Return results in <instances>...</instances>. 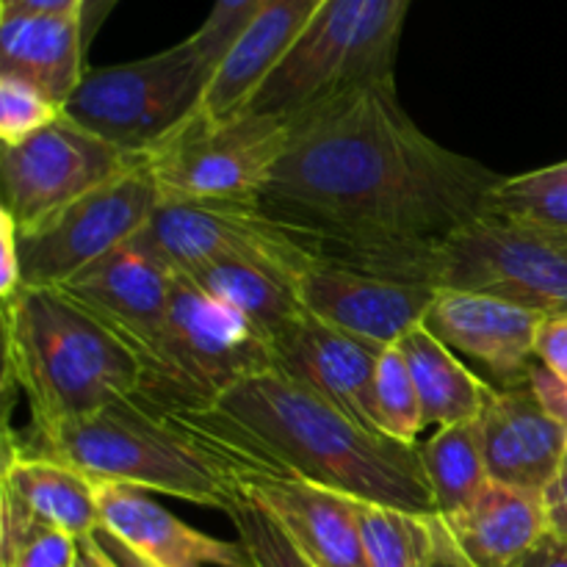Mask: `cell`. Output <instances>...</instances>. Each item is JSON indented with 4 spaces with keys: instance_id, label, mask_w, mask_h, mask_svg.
<instances>
[{
    "instance_id": "17",
    "label": "cell",
    "mask_w": 567,
    "mask_h": 567,
    "mask_svg": "<svg viewBox=\"0 0 567 567\" xmlns=\"http://www.w3.org/2000/svg\"><path fill=\"white\" fill-rule=\"evenodd\" d=\"M474 424L491 480L543 496L565 460L567 426L546 413L529 382L493 385Z\"/></svg>"
},
{
    "instance_id": "15",
    "label": "cell",
    "mask_w": 567,
    "mask_h": 567,
    "mask_svg": "<svg viewBox=\"0 0 567 567\" xmlns=\"http://www.w3.org/2000/svg\"><path fill=\"white\" fill-rule=\"evenodd\" d=\"M548 316L526 305L465 288H437L424 324L446 347L474 360L493 385L529 382L537 363V336Z\"/></svg>"
},
{
    "instance_id": "8",
    "label": "cell",
    "mask_w": 567,
    "mask_h": 567,
    "mask_svg": "<svg viewBox=\"0 0 567 567\" xmlns=\"http://www.w3.org/2000/svg\"><path fill=\"white\" fill-rule=\"evenodd\" d=\"M288 138L291 122L280 116L244 111L208 122L192 114L144 158L164 203L258 208Z\"/></svg>"
},
{
    "instance_id": "44",
    "label": "cell",
    "mask_w": 567,
    "mask_h": 567,
    "mask_svg": "<svg viewBox=\"0 0 567 567\" xmlns=\"http://www.w3.org/2000/svg\"><path fill=\"white\" fill-rule=\"evenodd\" d=\"M319 3H324V0H319Z\"/></svg>"
},
{
    "instance_id": "22",
    "label": "cell",
    "mask_w": 567,
    "mask_h": 567,
    "mask_svg": "<svg viewBox=\"0 0 567 567\" xmlns=\"http://www.w3.org/2000/svg\"><path fill=\"white\" fill-rule=\"evenodd\" d=\"M83 31L78 14L0 17V75H14L48 94L61 109L81 83Z\"/></svg>"
},
{
    "instance_id": "23",
    "label": "cell",
    "mask_w": 567,
    "mask_h": 567,
    "mask_svg": "<svg viewBox=\"0 0 567 567\" xmlns=\"http://www.w3.org/2000/svg\"><path fill=\"white\" fill-rule=\"evenodd\" d=\"M0 491L25 504L39 520L70 532L86 540L100 524V482L55 460L25 452L6 432L3 443V482Z\"/></svg>"
},
{
    "instance_id": "24",
    "label": "cell",
    "mask_w": 567,
    "mask_h": 567,
    "mask_svg": "<svg viewBox=\"0 0 567 567\" xmlns=\"http://www.w3.org/2000/svg\"><path fill=\"white\" fill-rule=\"evenodd\" d=\"M181 277L192 280L216 302L236 310L244 321L252 324L258 336L271 343V349L305 316L297 288L288 280L286 271L260 264V260H210Z\"/></svg>"
},
{
    "instance_id": "29",
    "label": "cell",
    "mask_w": 567,
    "mask_h": 567,
    "mask_svg": "<svg viewBox=\"0 0 567 567\" xmlns=\"http://www.w3.org/2000/svg\"><path fill=\"white\" fill-rule=\"evenodd\" d=\"M374 419L382 435L404 446H419L421 432L426 430L419 391L399 347H388L377 363Z\"/></svg>"
},
{
    "instance_id": "19",
    "label": "cell",
    "mask_w": 567,
    "mask_h": 567,
    "mask_svg": "<svg viewBox=\"0 0 567 567\" xmlns=\"http://www.w3.org/2000/svg\"><path fill=\"white\" fill-rule=\"evenodd\" d=\"M100 524L158 567H255L241 543L192 529L136 487L100 482Z\"/></svg>"
},
{
    "instance_id": "30",
    "label": "cell",
    "mask_w": 567,
    "mask_h": 567,
    "mask_svg": "<svg viewBox=\"0 0 567 567\" xmlns=\"http://www.w3.org/2000/svg\"><path fill=\"white\" fill-rule=\"evenodd\" d=\"M225 515L236 526L238 543L249 554L255 567H313L310 559L293 546L291 537L282 532V526L244 493H236Z\"/></svg>"
},
{
    "instance_id": "37",
    "label": "cell",
    "mask_w": 567,
    "mask_h": 567,
    "mask_svg": "<svg viewBox=\"0 0 567 567\" xmlns=\"http://www.w3.org/2000/svg\"><path fill=\"white\" fill-rule=\"evenodd\" d=\"M430 526H432V548H430V563H426V567H474L468 563V557L460 551V546L454 543L452 532L446 529L441 515L432 513Z\"/></svg>"
},
{
    "instance_id": "27",
    "label": "cell",
    "mask_w": 567,
    "mask_h": 567,
    "mask_svg": "<svg viewBox=\"0 0 567 567\" xmlns=\"http://www.w3.org/2000/svg\"><path fill=\"white\" fill-rule=\"evenodd\" d=\"M485 216L543 227L551 233H567V175L563 166L498 177L487 197Z\"/></svg>"
},
{
    "instance_id": "9",
    "label": "cell",
    "mask_w": 567,
    "mask_h": 567,
    "mask_svg": "<svg viewBox=\"0 0 567 567\" xmlns=\"http://www.w3.org/2000/svg\"><path fill=\"white\" fill-rule=\"evenodd\" d=\"M432 288H465L567 316V233L480 216L441 244Z\"/></svg>"
},
{
    "instance_id": "42",
    "label": "cell",
    "mask_w": 567,
    "mask_h": 567,
    "mask_svg": "<svg viewBox=\"0 0 567 567\" xmlns=\"http://www.w3.org/2000/svg\"><path fill=\"white\" fill-rule=\"evenodd\" d=\"M559 166H563V172L567 175V161H563V164H559Z\"/></svg>"
},
{
    "instance_id": "4",
    "label": "cell",
    "mask_w": 567,
    "mask_h": 567,
    "mask_svg": "<svg viewBox=\"0 0 567 567\" xmlns=\"http://www.w3.org/2000/svg\"><path fill=\"white\" fill-rule=\"evenodd\" d=\"M14 441L94 482L164 493L221 513L238 493L227 465L142 396L116 399L59 424L31 426Z\"/></svg>"
},
{
    "instance_id": "21",
    "label": "cell",
    "mask_w": 567,
    "mask_h": 567,
    "mask_svg": "<svg viewBox=\"0 0 567 567\" xmlns=\"http://www.w3.org/2000/svg\"><path fill=\"white\" fill-rule=\"evenodd\" d=\"M474 567H518L548 532L543 496L491 480L465 509L441 515Z\"/></svg>"
},
{
    "instance_id": "13",
    "label": "cell",
    "mask_w": 567,
    "mask_h": 567,
    "mask_svg": "<svg viewBox=\"0 0 567 567\" xmlns=\"http://www.w3.org/2000/svg\"><path fill=\"white\" fill-rule=\"evenodd\" d=\"M302 310L371 347H396L413 327L424 324L437 288L393 280L358 266L308 255L293 275Z\"/></svg>"
},
{
    "instance_id": "28",
    "label": "cell",
    "mask_w": 567,
    "mask_h": 567,
    "mask_svg": "<svg viewBox=\"0 0 567 567\" xmlns=\"http://www.w3.org/2000/svg\"><path fill=\"white\" fill-rule=\"evenodd\" d=\"M358 518L369 567H426L430 563V515L358 502Z\"/></svg>"
},
{
    "instance_id": "35",
    "label": "cell",
    "mask_w": 567,
    "mask_h": 567,
    "mask_svg": "<svg viewBox=\"0 0 567 567\" xmlns=\"http://www.w3.org/2000/svg\"><path fill=\"white\" fill-rule=\"evenodd\" d=\"M529 385H532V391H535L537 402L546 408V413L551 415V419H557L563 426H567V380L565 377L554 374L551 369H546V365L537 360L535 369H532V374H529Z\"/></svg>"
},
{
    "instance_id": "36",
    "label": "cell",
    "mask_w": 567,
    "mask_h": 567,
    "mask_svg": "<svg viewBox=\"0 0 567 567\" xmlns=\"http://www.w3.org/2000/svg\"><path fill=\"white\" fill-rule=\"evenodd\" d=\"M543 502H546L548 532L559 537V540H567V454L557 474H554V480L548 482Z\"/></svg>"
},
{
    "instance_id": "31",
    "label": "cell",
    "mask_w": 567,
    "mask_h": 567,
    "mask_svg": "<svg viewBox=\"0 0 567 567\" xmlns=\"http://www.w3.org/2000/svg\"><path fill=\"white\" fill-rule=\"evenodd\" d=\"M64 114L59 103L14 75H0V138L3 147L25 142Z\"/></svg>"
},
{
    "instance_id": "20",
    "label": "cell",
    "mask_w": 567,
    "mask_h": 567,
    "mask_svg": "<svg viewBox=\"0 0 567 567\" xmlns=\"http://www.w3.org/2000/svg\"><path fill=\"white\" fill-rule=\"evenodd\" d=\"M319 6V0H269L219 61L194 116L221 122L244 114Z\"/></svg>"
},
{
    "instance_id": "16",
    "label": "cell",
    "mask_w": 567,
    "mask_h": 567,
    "mask_svg": "<svg viewBox=\"0 0 567 567\" xmlns=\"http://www.w3.org/2000/svg\"><path fill=\"white\" fill-rule=\"evenodd\" d=\"M230 476L236 491L260 504L313 567H369L358 498L271 471L238 468Z\"/></svg>"
},
{
    "instance_id": "41",
    "label": "cell",
    "mask_w": 567,
    "mask_h": 567,
    "mask_svg": "<svg viewBox=\"0 0 567 567\" xmlns=\"http://www.w3.org/2000/svg\"><path fill=\"white\" fill-rule=\"evenodd\" d=\"M78 567H114V563L105 557L94 537H86V540H81V565Z\"/></svg>"
},
{
    "instance_id": "18",
    "label": "cell",
    "mask_w": 567,
    "mask_h": 567,
    "mask_svg": "<svg viewBox=\"0 0 567 567\" xmlns=\"http://www.w3.org/2000/svg\"><path fill=\"white\" fill-rule=\"evenodd\" d=\"M382 352L385 349L305 313L275 343V371L321 393L358 424L377 430L374 377Z\"/></svg>"
},
{
    "instance_id": "3",
    "label": "cell",
    "mask_w": 567,
    "mask_h": 567,
    "mask_svg": "<svg viewBox=\"0 0 567 567\" xmlns=\"http://www.w3.org/2000/svg\"><path fill=\"white\" fill-rule=\"evenodd\" d=\"M6 382L31 404V426H50L138 396L144 369L127 343L55 288H22L3 302Z\"/></svg>"
},
{
    "instance_id": "1",
    "label": "cell",
    "mask_w": 567,
    "mask_h": 567,
    "mask_svg": "<svg viewBox=\"0 0 567 567\" xmlns=\"http://www.w3.org/2000/svg\"><path fill=\"white\" fill-rule=\"evenodd\" d=\"M258 208L310 255L430 286L432 260L485 216L493 169L426 136L396 83L360 89L293 116Z\"/></svg>"
},
{
    "instance_id": "14",
    "label": "cell",
    "mask_w": 567,
    "mask_h": 567,
    "mask_svg": "<svg viewBox=\"0 0 567 567\" xmlns=\"http://www.w3.org/2000/svg\"><path fill=\"white\" fill-rule=\"evenodd\" d=\"M175 280L177 275L169 266L136 241H127L97 264L78 271L55 291L127 343L144 369L164 332Z\"/></svg>"
},
{
    "instance_id": "12",
    "label": "cell",
    "mask_w": 567,
    "mask_h": 567,
    "mask_svg": "<svg viewBox=\"0 0 567 567\" xmlns=\"http://www.w3.org/2000/svg\"><path fill=\"white\" fill-rule=\"evenodd\" d=\"M133 241L169 266L175 275L199 269L210 260L244 258L277 266L293 282L308 249L291 227L249 205L164 203L153 210Z\"/></svg>"
},
{
    "instance_id": "39",
    "label": "cell",
    "mask_w": 567,
    "mask_h": 567,
    "mask_svg": "<svg viewBox=\"0 0 567 567\" xmlns=\"http://www.w3.org/2000/svg\"><path fill=\"white\" fill-rule=\"evenodd\" d=\"M518 567H567V540L546 535Z\"/></svg>"
},
{
    "instance_id": "38",
    "label": "cell",
    "mask_w": 567,
    "mask_h": 567,
    "mask_svg": "<svg viewBox=\"0 0 567 567\" xmlns=\"http://www.w3.org/2000/svg\"><path fill=\"white\" fill-rule=\"evenodd\" d=\"M83 0H0L3 14H78Z\"/></svg>"
},
{
    "instance_id": "10",
    "label": "cell",
    "mask_w": 567,
    "mask_h": 567,
    "mask_svg": "<svg viewBox=\"0 0 567 567\" xmlns=\"http://www.w3.org/2000/svg\"><path fill=\"white\" fill-rule=\"evenodd\" d=\"M161 197L147 158L20 236V291L59 288L144 230Z\"/></svg>"
},
{
    "instance_id": "43",
    "label": "cell",
    "mask_w": 567,
    "mask_h": 567,
    "mask_svg": "<svg viewBox=\"0 0 567 567\" xmlns=\"http://www.w3.org/2000/svg\"><path fill=\"white\" fill-rule=\"evenodd\" d=\"M565 454H567V437H565Z\"/></svg>"
},
{
    "instance_id": "40",
    "label": "cell",
    "mask_w": 567,
    "mask_h": 567,
    "mask_svg": "<svg viewBox=\"0 0 567 567\" xmlns=\"http://www.w3.org/2000/svg\"><path fill=\"white\" fill-rule=\"evenodd\" d=\"M120 0H83L81 6V31H83V48L89 50V44L94 42L97 31L103 28V22L109 20L111 11L116 9Z\"/></svg>"
},
{
    "instance_id": "33",
    "label": "cell",
    "mask_w": 567,
    "mask_h": 567,
    "mask_svg": "<svg viewBox=\"0 0 567 567\" xmlns=\"http://www.w3.org/2000/svg\"><path fill=\"white\" fill-rule=\"evenodd\" d=\"M20 293V236L9 210L0 208V297L11 299Z\"/></svg>"
},
{
    "instance_id": "5",
    "label": "cell",
    "mask_w": 567,
    "mask_h": 567,
    "mask_svg": "<svg viewBox=\"0 0 567 567\" xmlns=\"http://www.w3.org/2000/svg\"><path fill=\"white\" fill-rule=\"evenodd\" d=\"M410 0H324L247 111L293 120L360 89L396 83Z\"/></svg>"
},
{
    "instance_id": "7",
    "label": "cell",
    "mask_w": 567,
    "mask_h": 567,
    "mask_svg": "<svg viewBox=\"0 0 567 567\" xmlns=\"http://www.w3.org/2000/svg\"><path fill=\"white\" fill-rule=\"evenodd\" d=\"M214 72L192 39L147 59L83 72L64 114L131 155H147L199 109Z\"/></svg>"
},
{
    "instance_id": "6",
    "label": "cell",
    "mask_w": 567,
    "mask_h": 567,
    "mask_svg": "<svg viewBox=\"0 0 567 567\" xmlns=\"http://www.w3.org/2000/svg\"><path fill=\"white\" fill-rule=\"evenodd\" d=\"M275 371V349L236 310L177 275L138 396L158 410H208L244 380Z\"/></svg>"
},
{
    "instance_id": "32",
    "label": "cell",
    "mask_w": 567,
    "mask_h": 567,
    "mask_svg": "<svg viewBox=\"0 0 567 567\" xmlns=\"http://www.w3.org/2000/svg\"><path fill=\"white\" fill-rule=\"evenodd\" d=\"M266 3L269 0H214L203 25L188 37L210 72L219 66L230 44L247 31L249 22L266 9Z\"/></svg>"
},
{
    "instance_id": "25",
    "label": "cell",
    "mask_w": 567,
    "mask_h": 567,
    "mask_svg": "<svg viewBox=\"0 0 567 567\" xmlns=\"http://www.w3.org/2000/svg\"><path fill=\"white\" fill-rule=\"evenodd\" d=\"M396 347L402 349L413 374L426 426L435 424L441 430V426L474 424L480 419L493 382L476 377L430 327H413Z\"/></svg>"
},
{
    "instance_id": "34",
    "label": "cell",
    "mask_w": 567,
    "mask_h": 567,
    "mask_svg": "<svg viewBox=\"0 0 567 567\" xmlns=\"http://www.w3.org/2000/svg\"><path fill=\"white\" fill-rule=\"evenodd\" d=\"M537 360L567 380V316H548L537 336Z\"/></svg>"
},
{
    "instance_id": "2",
    "label": "cell",
    "mask_w": 567,
    "mask_h": 567,
    "mask_svg": "<svg viewBox=\"0 0 567 567\" xmlns=\"http://www.w3.org/2000/svg\"><path fill=\"white\" fill-rule=\"evenodd\" d=\"M161 413L227 471H271L358 502L415 515L437 513L419 446H404L358 424L321 393L280 371L238 382L208 410Z\"/></svg>"
},
{
    "instance_id": "11",
    "label": "cell",
    "mask_w": 567,
    "mask_h": 567,
    "mask_svg": "<svg viewBox=\"0 0 567 567\" xmlns=\"http://www.w3.org/2000/svg\"><path fill=\"white\" fill-rule=\"evenodd\" d=\"M142 161L144 155L125 153L61 114L53 125L0 153L3 210L14 216L17 230H31Z\"/></svg>"
},
{
    "instance_id": "26",
    "label": "cell",
    "mask_w": 567,
    "mask_h": 567,
    "mask_svg": "<svg viewBox=\"0 0 567 567\" xmlns=\"http://www.w3.org/2000/svg\"><path fill=\"white\" fill-rule=\"evenodd\" d=\"M419 452L437 515L465 509L491 482L476 424L441 426L424 446H419Z\"/></svg>"
}]
</instances>
